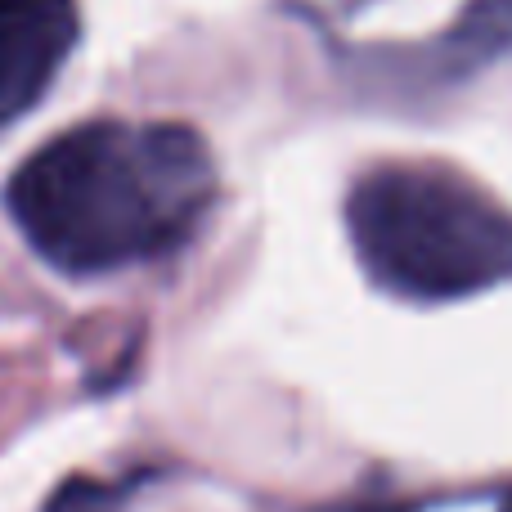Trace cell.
Returning <instances> with one entry per match:
<instances>
[{
  "mask_svg": "<svg viewBox=\"0 0 512 512\" xmlns=\"http://www.w3.org/2000/svg\"><path fill=\"white\" fill-rule=\"evenodd\" d=\"M9 216L63 274H108L185 248L216 198V162L180 122H86L9 180Z\"/></svg>",
  "mask_w": 512,
  "mask_h": 512,
  "instance_id": "1",
  "label": "cell"
},
{
  "mask_svg": "<svg viewBox=\"0 0 512 512\" xmlns=\"http://www.w3.org/2000/svg\"><path fill=\"white\" fill-rule=\"evenodd\" d=\"M319 512H512V490H459V495L405 499V504H342Z\"/></svg>",
  "mask_w": 512,
  "mask_h": 512,
  "instance_id": "4",
  "label": "cell"
},
{
  "mask_svg": "<svg viewBox=\"0 0 512 512\" xmlns=\"http://www.w3.org/2000/svg\"><path fill=\"white\" fill-rule=\"evenodd\" d=\"M77 45V0H0V131L54 86Z\"/></svg>",
  "mask_w": 512,
  "mask_h": 512,
  "instance_id": "3",
  "label": "cell"
},
{
  "mask_svg": "<svg viewBox=\"0 0 512 512\" xmlns=\"http://www.w3.org/2000/svg\"><path fill=\"white\" fill-rule=\"evenodd\" d=\"M355 256L405 301H459L512 283V207L436 162H387L346 198Z\"/></svg>",
  "mask_w": 512,
  "mask_h": 512,
  "instance_id": "2",
  "label": "cell"
}]
</instances>
